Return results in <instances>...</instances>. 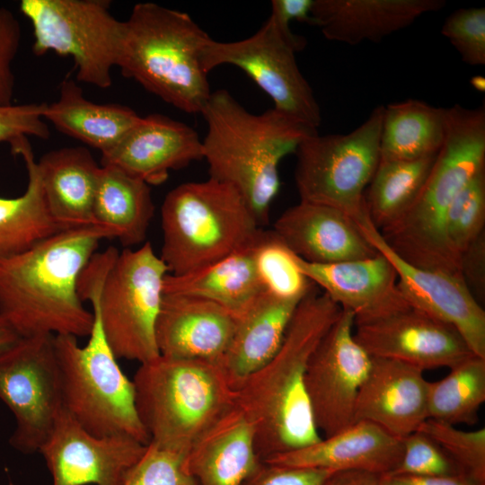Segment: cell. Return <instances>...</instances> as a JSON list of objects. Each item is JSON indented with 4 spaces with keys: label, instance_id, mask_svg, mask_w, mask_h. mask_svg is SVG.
I'll use <instances>...</instances> for the list:
<instances>
[{
    "label": "cell",
    "instance_id": "1",
    "mask_svg": "<svg viewBox=\"0 0 485 485\" xmlns=\"http://www.w3.org/2000/svg\"><path fill=\"white\" fill-rule=\"evenodd\" d=\"M341 308L314 287L299 303L275 355L235 389L236 405L251 422L261 462L318 442L305 374L319 342Z\"/></svg>",
    "mask_w": 485,
    "mask_h": 485
},
{
    "label": "cell",
    "instance_id": "2",
    "mask_svg": "<svg viewBox=\"0 0 485 485\" xmlns=\"http://www.w3.org/2000/svg\"><path fill=\"white\" fill-rule=\"evenodd\" d=\"M114 238L101 226L61 230L0 260V315L21 337H88L93 313L78 282L101 241Z\"/></svg>",
    "mask_w": 485,
    "mask_h": 485
},
{
    "label": "cell",
    "instance_id": "3",
    "mask_svg": "<svg viewBox=\"0 0 485 485\" xmlns=\"http://www.w3.org/2000/svg\"><path fill=\"white\" fill-rule=\"evenodd\" d=\"M200 113L209 178L233 186L259 224H266L280 188L281 160L317 129L274 108L253 114L224 89L211 93Z\"/></svg>",
    "mask_w": 485,
    "mask_h": 485
},
{
    "label": "cell",
    "instance_id": "4",
    "mask_svg": "<svg viewBox=\"0 0 485 485\" xmlns=\"http://www.w3.org/2000/svg\"><path fill=\"white\" fill-rule=\"evenodd\" d=\"M485 168V106L446 108L445 136L428 179L410 208L380 232L386 244L407 262L460 274V258L445 235L453 199Z\"/></svg>",
    "mask_w": 485,
    "mask_h": 485
},
{
    "label": "cell",
    "instance_id": "5",
    "mask_svg": "<svg viewBox=\"0 0 485 485\" xmlns=\"http://www.w3.org/2000/svg\"><path fill=\"white\" fill-rule=\"evenodd\" d=\"M167 274L148 242L136 250L95 252L81 273L79 295L97 313L117 358L143 364L160 356L155 326Z\"/></svg>",
    "mask_w": 485,
    "mask_h": 485
},
{
    "label": "cell",
    "instance_id": "6",
    "mask_svg": "<svg viewBox=\"0 0 485 485\" xmlns=\"http://www.w3.org/2000/svg\"><path fill=\"white\" fill-rule=\"evenodd\" d=\"M132 381L149 443L183 454L237 406L216 362L159 356L140 364Z\"/></svg>",
    "mask_w": 485,
    "mask_h": 485
},
{
    "label": "cell",
    "instance_id": "7",
    "mask_svg": "<svg viewBox=\"0 0 485 485\" xmlns=\"http://www.w3.org/2000/svg\"><path fill=\"white\" fill-rule=\"evenodd\" d=\"M125 22L118 66L146 91L200 113L211 91L200 55L211 37L184 12L138 3Z\"/></svg>",
    "mask_w": 485,
    "mask_h": 485
},
{
    "label": "cell",
    "instance_id": "8",
    "mask_svg": "<svg viewBox=\"0 0 485 485\" xmlns=\"http://www.w3.org/2000/svg\"><path fill=\"white\" fill-rule=\"evenodd\" d=\"M161 225L159 256L175 276L228 256L252 243L262 231L242 195L212 178L172 189L161 207Z\"/></svg>",
    "mask_w": 485,
    "mask_h": 485
},
{
    "label": "cell",
    "instance_id": "9",
    "mask_svg": "<svg viewBox=\"0 0 485 485\" xmlns=\"http://www.w3.org/2000/svg\"><path fill=\"white\" fill-rule=\"evenodd\" d=\"M87 343L56 335L54 348L59 368L64 409L96 436L125 435L148 445L150 438L136 407L135 387L117 362L97 313Z\"/></svg>",
    "mask_w": 485,
    "mask_h": 485
},
{
    "label": "cell",
    "instance_id": "10",
    "mask_svg": "<svg viewBox=\"0 0 485 485\" xmlns=\"http://www.w3.org/2000/svg\"><path fill=\"white\" fill-rule=\"evenodd\" d=\"M384 106L348 134L318 133L296 149L295 181L301 201L341 210L357 223L366 214L365 193L380 161Z\"/></svg>",
    "mask_w": 485,
    "mask_h": 485
},
{
    "label": "cell",
    "instance_id": "11",
    "mask_svg": "<svg viewBox=\"0 0 485 485\" xmlns=\"http://www.w3.org/2000/svg\"><path fill=\"white\" fill-rule=\"evenodd\" d=\"M108 0H22L31 23L34 54L69 56L79 82L106 89L118 66L125 22L110 11Z\"/></svg>",
    "mask_w": 485,
    "mask_h": 485
},
{
    "label": "cell",
    "instance_id": "12",
    "mask_svg": "<svg viewBox=\"0 0 485 485\" xmlns=\"http://www.w3.org/2000/svg\"><path fill=\"white\" fill-rule=\"evenodd\" d=\"M53 338H20L0 351V400L15 419L9 442L23 454L40 451L63 408Z\"/></svg>",
    "mask_w": 485,
    "mask_h": 485
},
{
    "label": "cell",
    "instance_id": "13",
    "mask_svg": "<svg viewBox=\"0 0 485 485\" xmlns=\"http://www.w3.org/2000/svg\"><path fill=\"white\" fill-rule=\"evenodd\" d=\"M297 51L269 17L247 39L221 42L211 38L202 49L200 61L207 74L221 65L239 67L269 96L275 110L317 129L321 109L297 66Z\"/></svg>",
    "mask_w": 485,
    "mask_h": 485
},
{
    "label": "cell",
    "instance_id": "14",
    "mask_svg": "<svg viewBox=\"0 0 485 485\" xmlns=\"http://www.w3.org/2000/svg\"><path fill=\"white\" fill-rule=\"evenodd\" d=\"M355 317L341 309L313 353L305 374L314 423L322 437L354 422L356 401L372 357L354 337Z\"/></svg>",
    "mask_w": 485,
    "mask_h": 485
},
{
    "label": "cell",
    "instance_id": "15",
    "mask_svg": "<svg viewBox=\"0 0 485 485\" xmlns=\"http://www.w3.org/2000/svg\"><path fill=\"white\" fill-rule=\"evenodd\" d=\"M146 446L125 435H92L63 407L39 453L53 485H123Z\"/></svg>",
    "mask_w": 485,
    "mask_h": 485
},
{
    "label": "cell",
    "instance_id": "16",
    "mask_svg": "<svg viewBox=\"0 0 485 485\" xmlns=\"http://www.w3.org/2000/svg\"><path fill=\"white\" fill-rule=\"evenodd\" d=\"M357 225L394 268L398 287L410 305L452 325L474 355L485 357V311L462 277L407 262L386 244L368 215Z\"/></svg>",
    "mask_w": 485,
    "mask_h": 485
},
{
    "label": "cell",
    "instance_id": "17",
    "mask_svg": "<svg viewBox=\"0 0 485 485\" xmlns=\"http://www.w3.org/2000/svg\"><path fill=\"white\" fill-rule=\"evenodd\" d=\"M354 337L372 357L422 371L450 368L474 355L455 328L412 306L355 324Z\"/></svg>",
    "mask_w": 485,
    "mask_h": 485
},
{
    "label": "cell",
    "instance_id": "18",
    "mask_svg": "<svg viewBox=\"0 0 485 485\" xmlns=\"http://www.w3.org/2000/svg\"><path fill=\"white\" fill-rule=\"evenodd\" d=\"M295 257L299 269L314 285L341 309L353 313L355 324L410 306L398 287L394 268L379 252L369 258L328 264Z\"/></svg>",
    "mask_w": 485,
    "mask_h": 485
},
{
    "label": "cell",
    "instance_id": "19",
    "mask_svg": "<svg viewBox=\"0 0 485 485\" xmlns=\"http://www.w3.org/2000/svg\"><path fill=\"white\" fill-rule=\"evenodd\" d=\"M203 159L202 140L190 126L161 114L140 117L101 165H113L150 185L163 183L170 171Z\"/></svg>",
    "mask_w": 485,
    "mask_h": 485
},
{
    "label": "cell",
    "instance_id": "20",
    "mask_svg": "<svg viewBox=\"0 0 485 485\" xmlns=\"http://www.w3.org/2000/svg\"><path fill=\"white\" fill-rule=\"evenodd\" d=\"M419 368L372 357L368 375L356 401L354 422H371L402 439L428 419V382Z\"/></svg>",
    "mask_w": 485,
    "mask_h": 485
},
{
    "label": "cell",
    "instance_id": "21",
    "mask_svg": "<svg viewBox=\"0 0 485 485\" xmlns=\"http://www.w3.org/2000/svg\"><path fill=\"white\" fill-rule=\"evenodd\" d=\"M236 323V313L214 302L163 294L155 326L160 356L219 364Z\"/></svg>",
    "mask_w": 485,
    "mask_h": 485
},
{
    "label": "cell",
    "instance_id": "22",
    "mask_svg": "<svg viewBox=\"0 0 485 485\" xmlns=\"http://www.w3.org/2000/svg\"><path fill=\"white\" fill-rule=\"evenodd\" d=\"M273 231L295 255L311 263H335L378 253L352 217L325 205L300 200L278 217Z\"/></svg>",
    "mask_w": 485,
    "mask_h": 485
},
{
    "label": "cell",
    "instance_id": "23",
    "mask_svg": "<svg viewBox=\"0 0 485 485\" xmlns=\"http://www.w3.org/2000/svg\"><path fill=\"white\" fill-rule=\"evenodd\" d=\"M401 451L402 439L371 422L358 420L314 444L263 462L289 467L365 471L385 475L397 467Z\"/></svg>",
    "mask_w": 485,
    "mask_h": 485
},
{
    "label": "cell",
    "instance_id": "24",
    "mask_svg": "<svg viewBox=\"0 0 485 485\" xmlns=\"http://www.w3.org/2000/svg\"><path fill=\"white\" fill-rule=\"evenodd\" d=\"M445 0H313V26L333 41L357 45L384 38L437 12Z\"/></svg>",
    "mask_w": 485,
    "mask_h": 485
},
{
    "label": "cell",
    "instance_id": "25",
    "mask_svg": "<svg viewBox=\"0 0 485 485\" xmlns=\"http://www.w3.org/2000/svg\"><path fill=\"white\" fill-rule=\"evenodd\" d=\"M101 169L83 146L53 150L37 162L48 211L62 229L94 225L93 207Z\"/></svg>",
    "mask_w": 485,
    "mask_h": 485
},
{
    "label": "cell",
    "instance_id": "26",
    "mask_svg": "<svg viewBox=\"0 0 485 485\" xmlns=\"http://www.w3.org/2000/svg\"><path fill=\"white\" fill-rule=\"evenodd\" d=\"M299 303L262 291L236 313L230 345L219 362L234 389L275 355Z\"/></svg>",
    "mask_w": 485,
    "mask_h": 485
},
{
    "label": "cell",
    "instance_id": "27",
    "mask_svg": "<svg viewBox=\"0 0 485 485\" xmlns=\"http://www.w3.org/2000/svg\"><path fill=\"white\" fill-rule=\"evenodd\" d=\"M260 463L252 426L237 406L187 455L188 468L198 485H242Z\"/></svg>",
    "mask_w": 485,
    "mask_h": 485
},
{
    "label": "cell",
    "instance_id": "28",
    "mask_svg": "<svg viewBox=\"0 0 485 485\" xmlns=\"http://www.w3.org/2000/svg\"><path fill=\"white\" fill-rule=\"evenodd\" d=\"M60 132L104 154L112 149L140 117L132 109L116 103H95L85 98L71 78L60 84L58 99L47 104L43 113Z\"/></svg>",
    "mask_w": 485,
    "mask_h": 485
},
{
    "label": "cell",
    "instance_id": "29",
    "mask_svg": "<svg viewBox=\"0 0 485 485\" xmlns=\"http://www.w3.org/2000/svg\"><path fill=\"white\" fill-rule=\"evenodd\" d=\"M93 207L94 225L124 246L142 243L154 212L150 186L113 165H101Z\"/></svg>",
    "mask_w": 485,
    "mask_h": 485
},
{
    "label": "cell",
    "instance_id": "30",
    "mask_svg": "<svg viewBox=\"0 0 485 485\" xmlns=\"http://www.w3.org/2000/svg\"><path fill=\"white\" fill-rule=\"evenodd\" d=\"M256 240L195 271L178 276L167 274L163 294L206 299L239 313L264 291L253 261Z\"/></svg>",
    "mask_w": 485,
    "mask_h": 485
},
{
    "label": "cell",
    "instance_id": "31",
    "mask_svg": "<svg viewBox=\"0 0 485 485\" xmlns=\"http://www.w3.org/2000/svg\"><path fill=\"white\" fill-rule=\"evenodd\" d=\"M28 172L22 195L0 198V260L19 253L62 229L48 211L31 146L27 137L10 144Z\"/></svg>",
    "mask_w": 485,
    "mask_h": 485
},
{
    "label": "cell",
    "instance_id": "32",
    "mask_svg": "<svg viewBox=\"0 0 485 485\" xmlns=\"http://www.w3.org/2000/svg\"><path fill=\"white\" fill-rule=\"evenodd\" d=\"M446 109L408 99L384 106L380 160L410 161L436 154L445 136Z\"/></svg>",
    "mask_w": 485,
    "mask_h": 485
},
{
    "label": "cell",
    "instance_id": "33",
    "mask_svg": "<svg viewBox=\"0 0 485 485\" xmlns=\"http://www.w3.org/2000/svg\"><path fill=\"white\" fill-rule=\"evenodd\" d=\"M436 155L410 161H379L365 193L368 217L379 232L395 223L413 204Z\"/></svg>",
    "mask_w": 485,
    "mask_h": 485
},
{
    "label": "cell",
    "instance_id": "34",
    "mask_svg": "<svg viewBox=\"0 0 485 485\" xmlns=\"http://www.w3.org/2000/svg\"><path fill=\"white\" fill-rule=\"evenodd\" d=\"M485 401V357L472 355L428 382V419L457 426L474 425Z\"/></svg>",
    "mask_w": 485,
    "mask_h": 485
},
{
    "label": "cell",
    "instance_id": "35",
    "mask_svg": "<svg viewBox=\"0 0 485 485\" xmlns=\"http://www.w3.org/2000/svg\"><path fill=\"white\" fill-rule=\"evenodd\" d=\"M295 256L274 231L262 230L253 246V261L264 291L296 302L312 291L314 284L299 269Z\"/></svg>",
    "mask_w": 485,
    "mask_h": 485
},
{
    "label": "cell",
    "instance_id": "36",
    "mask_svg": "<svg viewBox=\"0 0 485 485\" xmlns=\"http://www.w3.org/2000/svg\"><path fill=\"white\" fill-rule=\"evenodd\" d=\"M485 225V168L478 172L458 192L448 209L445 235L459 256L478 236Z\"/></svg>",
    "mask_w": 485,
    "mask_h": 485
},
{
    "label": "cell",
    "instance_id": "37",
    "mask_svg": "<svg viewBox=\"0 0 485 485\" xmlns=\"http://www.w3.org/2000/svg\"><path fill=\"white\" fill-rule=\"evenodd\" d=\"M434 439L461 470L485 484V428L463 430L431 419L418 429Z\"/></svg>",
    "mask_w": 485,
    "mask_h": 485
},
{
    "label": "cell",
    "instance_id": "38",
    "mask_svg": "<svg viewBox=\"0 0 485 485\" xmlns=\"http://www.w3.org/2000/svg\"><path fill=\"white\" fill-rule=\"evenodd\" d=\"M462 473L464 472L434 439L417 430L402 438L401 460L388 474L447 477Z\"/></svg>",
    "mask_w": 485,
    "mask_h": 485
},
{
    "label": "cell",
    "instance_id": "39",
    "mask_svg": "<svg viewBox=\"0 0 485 485\" xmlns=\"http://www.w3.org/2000/svg\"><path fill=\"white\" fill-rule=\"evenodd\" d=\"M187 455L149 443L123 485H198Z\"/></svg>",
    "mask_w": 485,
    "mask_h": 485
},
{
    "label": "cell",
    "instance_id": "40",
    "mask_svg": "<svg viewBox=\"0 0 485 485\" xmlns=\"http://www.w3.org/2000/svg\"><path fill=\"white\" fill-rule=\"evenodd\" d=\"M459 53L462 60L470 66L485 64V8H460L450 13L441 29Z\"/></svg>",
    "mask_w": 485,
    "mask_h": 485
},
{
    "label": "cell",
    "instance_id": "41",
    "mask_svg": "<svg viewBox=\"0 0 485 485\" xmlns=\"http://www.w3.org/2000/svg\"><path fill=\"white\" fill-rule=\"evenodd\" d=\"M47 103H22L0 106V143L20 137L32 136L46 139L49 129L44 119Z\"/></svg>",
    "mask_w": 485,
    "mask_h": 485
},
{
    "label": "cell",
    "instance_id": "42",
    "mask_svg": "<svg viewBox=\"0 0 485 485\" xmlns=\"http://www.w3.org/2000/svg\"><path fill=\"white\" fill-rule=\"evenodd\" d=\"M22 30L13 13L0 7V106L13 104L14 74L13 63L20 48Z\"/></svg>",
    "mask_w": 485,
    "mask_h": 485
},
{
    "label": "cell",
    "instance_id": "43",
    "mask_svg": "<svg viewBox=\"0 0 485 485\" xmlns=\"http://www.w3.org/2000/svg\"><path fill=\"white\" fill-rule=\"evenodd\" d=\"M333 471L261 462L242 485H323Z\"/></svg>",
    "mask_w": 485,
    "mask_h": 485
},
{
    "label": "cell",
    "instance_id": "44",
    "mask_svg": "<svg viewBox=\"0 0 485 485\" xmlns=\"http://www.w3.org/2000/svg\"><path fill=\"white\" fill-rule=\"evenodd\" d=\"M313 0H272L269 17L283 35L300 50L306 45L304 37L295 35L290 30V22L297 21L313 26L311 11Z\"/></svg>",
    "mask_w": 485,
    "mask_h": 485
},
{
    "label": "cell",
    "instance_id": "45",
    "mask_svg": "<svg viewBox=\"0 0 485 485\" xmlns=\"http://www.w3.org/2000/svg\"><path fill=\"white\" fill-rule=\"evenodd\" d=\"M460 274L467 287L481 304L485 299V233L460 254Z\"/></svg>",
    "mask_w": 485,
    "mask_h": 485
},
{
    "label": "cell",
    "instance_id": "46",
    "mask_svg": "<svg viewBox=\"0 0 485 485\" xmlns=\"http://www.w3.org/2000/svg\"><path fill=\"white\" fill-rule=\"evenodd\" d=\"M381 482L382 485H485L465 473L447 477L385 474L381 475Z\"/></svg>",
    "mask_w": 485,
    "mask_h": 485
},
{
    "label": "cell",
    "instance_id": "47",
    "mask_svg": "<svg viewBox=\"0 0 485 485\" xmlns=\"http://www.w3.org/2000/svg\"><path fill=\"white\" fill-rule=\"evenodd\" d=\"M323 485H382L381 475L365 471L333 472Z\"/></svg>",
    "mask_w": 485,
    "mask_h": 485
},
{
    "label": "cell",
    "instance_id": "48",
    "mask_svg": "<svg viewBox=\"0 0 485 485\" xmlns=\"http://www.w3.org/2000/svg\"><path fill=\"white\" fill-rule=\"evenodd\" d=\"M21 337L0 315V351L17 341Z\"/></svg>",
    "mask_w": 485,
    "mask_h": 485
},
{
    "label": "cell",
    "instance_id": "49",
    "mask_svg": "<svg viewBox=\"0 0 485 485\" xmlns=\"http://www.w3.org/2000/svg\"><path fill=\"white\" fill-rule=\"evenodd\" d=\"M470 84L478 92H485V78L481 75H473L470 80Z\"/></svg>",
    "mask_w": 485,
    "mask_h": 485
},
{
    "label": "cell",
    "instance_id": "50",
    "mask_svg": "<svg viewBox=\"0 0 485 485\" xmlns=\"http://www.w3.org/2000/svg\"><path fill=\"white\" fill-rule=\"evenodd\" d=\"M9 485H13V484L10 483Z\"/></svg>",
    "mask_w": 485,
    "mask_h": 485
}]
</instances>
